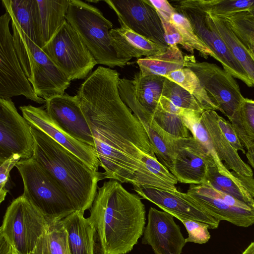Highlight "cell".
Here are the masks:
<instances>
[{
  "label": "cell",
  "mask_w": 254,
  "mask_h": 254,
  "mask_svg": "<svg viewBox=\"0 0 254 254\" xmlns=\"http://www.w3.org/2000/svg\"><path fill=\"white\" fill-rule=\"evenodd\" d=\"M120 78L116 70L99 66L76 95L104 170V179L130 184L142 156H156L144 127L120 96Z\"/></svg>",
  "instance_id": "obj_1"
},
{
  "label": "cell",
  "mask_w": 254,
  "mask_h": 254,
  "mask_svg": "<svg viewBox=\"0 0 254 254\" xmlns=\"http://www.w3.org/2000/svg\"><path fill=\"white\" fill-rule=\"evenodd\" d=\"M90 210L98 254H127L132 250L146 223L145 207L139 196L110 180L98 188Z\"/></svg>",
  "instance_id": "obj_2"
},
{
  "label": "cell",
  "mask_w": 254,
  "mask_h": 254,
  "mask_svg": "<svg viewBox=\"0 0 254 254\" xmlns=\"http://www.w3.org/2000/svg\"><path fill=\"white\" fill-rule=\"evenodd\" d=\"M31 126L33 158L63 189L77 211L90 209L103 173L90 169L79 158L43 131Z\"/></svg>",
  "instance_id": "obj_3"
},
{
  "label": "cell",
  "mask_w": 254,
  "mask_h": 254,
  "mask_svg": "<svg viewBox=\"0 0 254 254\" xmlns=\"http://www.w3.org/2000/svg\"><path fill=\"white\" fill-rule=\"evenodd\" d=\"M4 8L11 17L14 46L21 66L36 95L46 101L64 94L71 81L27 36L11 11Z\"/></svg>",
  "instance_id": "obj_4"
},
{
  "label": "cell",
  "mask_w": 254,
  "mask_h": 254,
  "mask_svg": "<svg viewBox=\"0 0 254 254\" xmlns=\"http://www.w3.org/2000/svg\"><path fill=\"white\" fill-rule=\"evenodd\" d=\"M184 60L185 66L195 74L219 111L228 118L244 147L253 146L243 127L240 108L245 97L235 78L216 64L196 61L192 55L185 56Z\"/></svg>",
  "instance_id": "obj_5"
},
{
  "label": "cell",
  "mask_w": 254,
  "mask_h": 254,
  "mask_svg": "<svg viewBox=\"0 0 254 254\" xmlns=\"http://www.w3.org/2000/svg\"><path fill=\"white\" fill-rule=\"evenodd\" d=\"M65 19L78 33L97 64L124 67L129 61L119 59L113 48L112 23L97 7L80 0H70Z\"/></svg>",
  "instance_id": "obj_6"
},
{
  "label": "cell",
  "mask_w": 254,
  "mask_h": 254,
  "mask_svg": "<svg viewBox=\"0 0 254 254\" xmlns=\"http://www.w3.org/2000/svg\"><path fill=\"white\" fill-rule=\"evenodd\" d=\"M15 167L22 179V195L49 223L61 221L77 211L65 192L33 157L20 159Z\"/></svg>",
  "instance_id": "obj_7"
},
{
  "label": "cell",
  "mask_w": 254,
  "mask_h": 254,
  "mask_svg": "<svg viewBox=\"0 0 254 254\" xmlns=\"http://www.w3.org/2000/svg\"><path fill=\"white\" fill-rule=\"evenodd\" d=\"M214 110L199 113L184 110L182 119L192 137L200 142L213 158L219 172L253 177V171L240 157L221 132Z\"/></svg>",
  "instance_id": "obj_8"
},
{
  "label": "cell",
  "mask_w": 254,
  "mask_h": 254,
  "mask_svg": "<svg viewBox=\"0 0 254 254\" xmlns=\"http://www.w3.org/2000/svg\"><path fill=\"white\" fill-rule=\"evenodd\" d=\"M49 223L22 194L7 207L0 228V235L16 254H30Z\"/></svg>",
  "instance_id": "obj_9"
},
{
  "label": "cell",
  "mask_w": 254,
  "mask_h": 254,
  "mask_svg": "<svg viewBox=\"0 0 254 254\" xmlns=\"http://www.w3.org/2000/svg\"><path fill=\"white\" fill-rule=\"evenodd\" d=\"M42 49L71 81L86 78L97 64L66 20Z\"/></svg>",
  "instance_id": "obj_10"
},
{
  "label": "cell",
  "mask_w": 254,
  "mask_h": 254,
  "mask_svg": "<svg viewBox=\"0 0 254 254\" xmlns=\"http://www.w3.org/2000/svg\"><path fill=\"white\" fill-rule=\"evenodd\" d=\"M171 2L176 10L189 20L195 33L214 53L215 60L221 64L223 68L249 87L254 86L243 67L231 54L219 34L207 21L206 12L197 0H174Z\"/></svg>",
  "instance_id": "obj_11"
},
{
  "label": "cell",
  "mask_w": 254,
  "mask_h": 254,
  "mask_svg": "<svg viewBox=\"0 0 254 254\" xmlns=\"http://www.w3.org/2000/svg\"><path fill=\"white\" fill-rule=\"evenodd\" d=\"M10 21L6 11L0 17V98L23 95L36 103H45L35 93L21 66L9 29Z\"/></svg>",
  "instance_id": "obj_12"
},
{
  "label": "cell",
  "mask_w": 254,
  "mask_h": 254,
  "mask_svg": "<svg viewBox=\"0 0 254 254\" xmlns=\"http://www.w3.org/2000/svg\"><path fill=\"white\" fill-rule=\"evenodd\" d=\"M187 194L220 222L226 221L238 227L254 224V206L206 184L190 185Z\"/></svg>",
  "instance_id": "obj_13"
},
{
  "label": "cell",
  "mask_w": 254,
  "mask_h": 254,
  "mask_svg": "<svg viewBox=\"0 0 254 254\" xmlns=\"http://www.w3.org/2000/svg\"><path fill=\"white\" fill-rule=\"evenodd\" d=\"M104 1L115 11L121 27L128 28L153 43L167 48L160 16L148 0Z\"/></svg>",
  "instance_id": "obj_14"
},
{
  "label": "cell",
  "mask_w": 254,
  "mask_h": 254,
  "mask_svg": "<svg viewBox=\"0 0 254 254\" xmlns=\"http://www.w3.org/2000/svg\"><path fill=\"white\" fill-rule=\"evenodd\" d=\"M34 154L31 126L11 98H0V162L14 154L28 159Z\"/></svg>",
  "instance_id": "obj_15"
},
{
  "label": "cell",
  "mask_w": 254,
  "mask_h": 254,
  "mask_svg": "<svg viewBox=\"0 0 254 254\" xmlns=\"http://www.w3.org/2000/svg\"><path fill=\"white\" fill-rule=\"evenodd\" d=\"M216 166L205 148L192 136L177 138L171 173L178 182L204 184L211 167Z\"/></svg>",
  "instance_id": "obj_16"
},
{
  "label": "cell",
  "mask_w": 254,
  "mask_h": 254,
  "mask_svg": "<svg viewBox=\"0 0 254 254\" xmlns=\"http://www.w3.org/2000/svg\"><path fill=\"white\" fill-rule=\"evenodd\" d=\"M19 108L30 126L45 133L90 169L98 171L100 163L94 147L74 138L61 129L43 107L28 105Z\"/></svg>",
  "instance_id": "obj_17"
},
{
  "label": "cell",
  "mask_w": 254,
  "mask_h": 254,
  "mask_svg": "<svg viewBox=\"0 0 254 254\" xmlns=\"http://www.w3.org/2000/svg\"><path fill=\"white\" fill-rule=\"evenodd\" d=\"M142 243L150 246L155 254H181L186 242L171 214L150 207Z\"/></svg>",
  "instance_id": "obj_18"
},
{
  "label": "cell",
  "mask_w": 254,
  "mask_h": 254,
  "mask_svg": "<svg viewBox=\"0 0 254 254\" xmlns=\"http://www.w3.org/2000/svg\"><path fill=\"white\" fill-rule=\"evenodd\" d=\"M142 198L156 205L173 217L179 216L207 224L210 229L218 227L220 221L207 213L187 193L153 188L133 189Z\"/></svg>",
  "instance_id": "obj_19"
},
{
  "label": "cell",
  "mask_w": 254,
  "mask_h": 254,
  "mask_svg": "<svg viewBox=\"0 0 254 254\" xmlns=\"http://www.w3.org/2000/svg\"><path fill=\"white\" fill-rule=\"evenodd\" d=\"M45 109L57 125L74 138L94 147V142L87 121L76 95L66 93L46 101Z\"/></svg>",
  "instance_id": "obj_20"
},
{
  "label": "cell",
  "mask_w": 254,
  "mask_h": 254,
  "mask_svg": "<svg viewBox=\"0 0 254 254\" xmlns=\"http://www.w3.org/2000/svg\"><path fill=\"white\" fill-rule=\"evenodd\" d=\"M165 78L157 75L144 76L140 72L131 79L120 78V96L127 106L141 107L152 115L159 105Z\"/></svg>",
  "instance_id": "obj_21"
},
{
  "label": "cell",
  "mask_w": 254,
  "mask_h": 254,
  "mask_svg": "<svg viewBox=\"0 0 254 254\" xmlns=\"http://www.w3.org/2000/svg\"><path fill=\"white\" fill-rule=\"evenodd\" d=\"M110 36L117 57L127 61L132 58L152 56L166 50L126 28L111 29Z\"/></svg>",
  "instance_id": "obj_22"
},
{
  "label": "cell",
  "mask_w": 254,
  "mask_h": 254,
  "mask_svg": "<svg viewBox=\"0 0 254 254\" xmlns=\"http://www.w3.org/2000/svg\"><path fill=\"white\" fill-rule=\"evenodd\" d=\"M204 184L228 194L251 206H254V178L233 171L229 173L219 171L216 166L211 167Z\"/></svg>",
  "instance_id": "obj_23"
},
{
  "label": "cell",
  "mask_w": 254,
  "mask_h": 254,
  "mask_svg": "<svg viewBox=\"0 0 254 254\" xmlns=\"http://www.w3.org/2000/svg\"><path fill=\"white\" fill-rule=\"evenodd\" d=\"M144 127L159 161L170 171L172 169L174 147L177 138L165 131L155 122L153 115L144 108L127 106Z\"/></svg>",
  "instance_id": "obj_24"
},
{
  "label": "cell",
  "mask_w": 254,
  "mask_h": 254,
  "mask_svg": "<svg viewBox=\"0 0 254 254\" xmlns=\"http://www.w3.org/2000/svg\"><path fill=\"white\" fill-rule=\"evenodd\" d=\"M178 182L176 178L156 157L145 154L130 184L133 189L153 188L176 191Z\"/></svg>",
  "instance_id": "obj_25"
},
{
  "label": "cell",
  "mask_w": 254,
  "mask_h": 254,
  "mask_svg": "<svg viewBox=\"0 0 254 254\" xmlns=\"http://www.w3.org/2000/svg\"><path fill=\"white\" fill-rule=\"evenodd\" d=\"M62 220L67 233L70 254H94L95 230L89 218L75 211Z\"/></svg>",
  "instance_id": "obj_26"
},
{
  "label": "cell",
  "mask_w": 254,
  "mask_h": 254,
  "mask_svg": "<svg viewBox=\"0 0 254 254\" xmlns=\"http://www.w3.org/2000/svg\"><path fill=\"white\" fill-rule=\"evenodd\" d=\"M70 2V0H37L42 48L66 20Z\"/></svg>",
  "instance_id": "obj_27"
},
{
  "label": "cell",
  "mask_w": 254,
  "mask_h": 254,
  "mask_svg": "<svg viewBox=\"0 0 254 254\" xmlns=\"http://www.w3.org/2000/svg\"><path fill=\"white\" fill-rule=\"evenodd\" d=\"M141 74L144 76L166 77L175 70L185 67L184 57L177 45L168 46L166 51L137 61Z\"/></svg>",
  "instance_id": "obj_28"
},
{
  "label": "cell",
  "mask_w": 254,
  "mask_h": 254,
  "mask_svg": "<svg viewBox=\"0 0 254 254\" xmlns=\"http://www.w3.org/2000/svg\"><path fill=\"white\" fill-rule=\"evenodd\" d=\"M206 18L208 22L224 41L231 54L243 67L254 86V60L248 49L223 18L211 16L206 13Z\"/></svg>",
  "instance_id": "obj_29"
},
{
  "label": "cell",
  "mask_w": 254,
  "mask_h": 254,
  "mask_svg": "<svg viewBox=\"0 0 254 254\" xmlns=\"http://www.w3.org/2000/svg\"><path fill=\"white\" fill-rule=\"evenodd\" d=\"M27 36L42 49L37 0H2Z\"/></svg>",
  "instance_id": "obj_30"
},
{
  "label": "cell",
  "mask_w": 254,
  "mask_h": 254,
  "mask_svg": "<svg viewBox=\"0 0 254 254\" xmlns=\"http://www.w3.org/2000/svg\"><path fill=\"white\" fill-rule=\"evenodd\" d=\"M30 254H70L62 220L49 223Z\"/></svg>",
  "instance_id": "obj_31"
},
{
  "label": "cell",
  "mask_w": 254,
  "mask_h": 254,
  "mask_svg": "<svg viewBox=\"0 0 254 254\" xmlns=\"http://www.w3.org/2000/svg\"><path fill=\"white\" fill-rule=\"evenodd\" d=\"M179 84L193 95L205 111H219L205 90L201 86L195 74L190 68L184 67L172 71L166 77Z\"/></svg>",
  "instance_id": "obj_32"
},
{
  "label": "cell",
  "mask_w": 254,
  "mask_h": 254,
  "mask_svg": "<svg viewBox=\"0 0 254 254\" xmlns=\"http://www.w3.org/2000/svg\"><path fill=\"white\" fill-rule=\"evenodd\" d=\"M169 20L176 26L182 37L184 44L183 48L191 54L195 50L205 59L210 56L215 59L214 53L198 37L185 17L176 11L172 14Z\"/></svg>",
  "instance_id": "obj_33"
},
{
  "label": "cell",
  "mask_w": 254,
  "mask_h": 254,
  "mask_svg": "<svg viewBox=\"0 0 254 254\" xmlns=\"http://www.w3.org/2000/svg\"><path fill=\"white\" fill-rule=\"evenodd\" d=\"M199 6L211 16L223 17L254 8V0H197Z\"/></svg>",
  "instance_id": "obj_34"
},
{
  "label": "cell",
  "mask_w": 254,
  "mask_h": 254,
  "mask_svg": "<svg viewBox=\"0 0 254 254\" xmlns=\"http://www.w3.org/2000/svg\"><path fill=\"white\" fill-rule=\"evenodd\" d=\"M161 96L169 99L180 108L199 113L205 111L193 95L167 78L164 83Z\"/></svg>",
  "instance_id": "obj_35"
},
{
  "label": "cell",
  "mask_w": 254,
  "mask_h": 254,
  "mask_svg": "<svg viewBox=\"0 0 254 254\" xmlns=\"http://www.w3.org/2000/svg\"><path fill=\"white\" fill-rule=\"evenodd\" d=\"M152 115L159 127L174 137L180 138L191 136L181 116L165 111L161 107L160 103Z\"/></svg>",
  "instance_id": "obj_36"
},
{
  "label": "cell",
  "mask_w": 254,
  "mask_h": 254,
  "mask_svg": "<svg viewBox=\"0 0 254 254\" xmlns=\"http://www.w3.org/2000/svg\"><path fill=\"white\" fill-rule=\"evenodd\" d=\"M174 217L179 220L186 229L188 234V237L186 238V243L202 244L210 239L211 236L208 231L210 227L207 224L179 216Z\"/></svg>",
  "instance_id": "obj_37"
},
{
  "label": "cell",
  "mask_w": 254,
  "mask_h": 254,
  "mask_svg": "<svg viewBox=\"0 0 254 254\" xmlns=\"http://www.w3.org/2000/svg\"><path fill=\"white\" fill-rule=\"evenodd\" d=\"M228 23L230 28L248 49L254 60V35L240 22L233 15L223 17Z\"/></svg>",
  "instance_id": "obj_38"
},
{
  "label": "cell",
  "mask_w": 254,
  "mask_h": 254,
  "mask_svg": "<svg viewBox=\"0 0 254 254\" xmlns=\"http://www.w3.org/2000/svg\"><path fill=\"white\" fill-rule=\"evenodd\" d=\"M243 128L248 137L254 145V100L244 98L240 108Z\"/></svg>",
  "instance_id": "obj_39"
},
{
  "label": "cell",
  "mask_w": 254,
  "mask_h": 254,
  "mask_svg": "<svg viewBox=\"0 0 254 254\" xmlns=\"http://www.w3.org/2000/svg\"><path fill=\"white\" fill-rule=\"evenodd\" d=\"M20 159L21 157L18 154H14L0 162V203L4 201L8 191L6 188V184L9 173Z\"/></svg>",
  "instance_id": "obj_40"
},
{
  "label": "cell",
  "mask_w": 254,
  "mask_h": 254,
  "mask_svg": "<svg viewBox=\"0 0 254 254\" xmlns=\"http://www.w3.org/2000/svg\"><path fill=\"white\" fill-rule=\"evenodd\" d=\"M216 120L221 132L231 146L236 151L238 152L241 151L245 154L246 151L244 146L230 122H228L218 114L217 115Z\"/></svg>",
  "instance_id": "obj_41"
},
{
  "label": "cell",
  "mask_w": 254,
  "mask_h": 254,
  "mask_svg": "<svg viewBox=\"0 0 254 254\" xmlns=\"http://www.w3.org/2000/svg\"><path fill=\"white\" fill-rule=\"evenodd\" d=\"M164 31V38L168 46L181 45L184 47V41L178 30L169 20L160 17Z\"/></svg>",
  "instance_id": "obj_42"
},
{
  "label": "cell",
  "mask_w": 254,
  "mask_h": 254,
  "mask_svg": "<svg viewBox=\"0 0 254 254\" xmlns=\"http://www.w3.org/2000/svg\"><path fill=\"white\" fill-rule=\"evenodd\" d=\"M148 1L156 9L159 16L165 19H170L172 14L176 11L166 0H148Z\"/></svg>",
  "instance_id": "obj_43"
},
{
  "label": "cell",
  "mask_w": 254,
  "mask_h": 254,
  "mask_svg": "<svg viewBox=\"0 0 254 254\" xmlns=\"http://www.w3.org/2000/svg\"><path fill=\"white\" fill-rule=\"evenodd\" d=\"M159 103L163 109L173 114L181 116L185 110L177 107L169 99L162 96L160 99Z\"/></svg>",
  "instance_id": "obj_44"
},
{
  "label": "cell",
  "mask_w": 254,
  "mask_h": 254,
  "mask_svg": "<svg viewBox=\"0 0 254 254\" xmlns=\"http://www.w3.org/2000/svg\"><path fill=\"white\" fill-rule=\"evenodd\" d=\"M239 14L248 27L254 32V9L251 11L240 12Z\"/></svg>",
  "instance_id": "obj_45"
},
{
  "label": "cell",
  "mask_w": 254,
  "mask_h": 254,
  "mask_svg": "<svg viewBox=\"0 0 254 254\" xmlns=\"http://www.w3.org/2000/svg\"><path fill=\"white\" fill-rule=\"evenodd\" d=\"M246 155L249 164L254 165V145L247 149Z\"/></svg>",
  "instance_id": "obj_46"
},
{
  "label": "cell",
  "mask_w": 254,
  "mask_h": 254,
  "mask_svg": "<svg viewBox=\"0 0 254 254\" xmlns=\"http://www.w3.org/2000/svg\"><path fill=\"white\" fill-rule=\"evenodd\" d=\"M234 17L239 22H240L243 25H244L246 28H247L249 30H250L251 32L253 33V34L254 35V32L252 31L249 27L245 23V22L243 20V19L241 18L240 16L239 15V13H236L233 14Z\"/></svg>",
  "instance_id": "obj_47"
},
{
  "label": "cell",
  "mask_w": 254,
  "mask_h": 254,
  "mask_svg": "<svg viewBox=\"0 0 254 254\" xmlns=\"http://www.w3.org/2000/svg\"><path fill=\"white\" fill-rule=\"evenodd\" d=\"M242 254H254V241L247 247Z\"/></svg>",
  "instance_id": "obj_48"
},
{
  "label": "cell",
  "mask_w": 254,
  "mask_h": 254,
  "mask_svg": "<svg viewBox=\"0 0 254 254\" xmlns=\"http://www.w3.org/2000/svg\"><path fill=\"white\" fill-rule=\"evenodd\" d=\"M251 165L254 169V164H251Z\"/></svg>",
  "instance_id": "obj_49"
}]
</instances>
